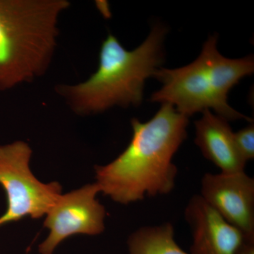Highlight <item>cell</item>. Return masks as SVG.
<instances>
[{
    "label": "cell",
    "mask_w": 254,
    "mask_h": 254,
    "mask_svg": "<svg viewBox=\"0 0 254 254\" xmlns=\"http://www.w3.org/2000/svg\"><path fill=\"white\" fill-rule=\"evenodd\" d=\"M67 0H0V91L46 74Z\"/></svg>",
    "instance_id": "3957f363"
},
{
    "label": "cell",
    "mask_w": 254,
    "mask_h": 254,
    "mask_svg": "<svg viewBox=\"0 0 254 254\" xmlns=\"http://www.w3.org/2000/svg\"><path fill=\"white\" fill-rule=\"evenodd\" d=\"M240 254H254V243L247 244Z\"/></svg>",
    "instance_id": "7c38bea8"
},
{
    "label": "cell",
    "mask_w": 254,
    "mask_h": 254,
    "mask_svg": "<svg viewBox=\"0 0 254 254\" xmlns=\"http://www.w3.org/2000/svg\"><path fill=\"white\" fill-rule=\"evenodd\" d=\"M131 123L133 135L126 149L111 163L95 168L100 192L125 205L173 190L178 170L173 158L186 139L189 118L163 103L149 121L134 118Z\"/></svg>",
    "instance_id": "6da1fadb"
},
{
    "label": "cell",
    "mask_w": 254,
    "mask_h": 254,
    "mask_svg": "<svg viewBox=\"0 0 254 254\" xmlns=\"http://www.w3.org/2000/svg\"><path fill=\"white\" fill-rule=\"evenodd\" d=\"M166 33L163 26H154L141 46L131 51L110 33L102 43L95 72L78 84L59 85L57 93L81 116L103 113L114 106L139 105L145 80L154 76L163 63Z\"/></svg>",
    "instance_id": "7a4b0ae2"
},
{
    "label": "cell",
    "mask_w": 254,
    "mask_h": 254,
    "mask_svg": "<svg viewBox=\"0 0 254 254\" xmlns=\"http://www.w3.org/2000/svg\"><path fill=\"white\" fill-rule=\"evenodd\" d=\"M200 196L254 243V180L245 173H205Z\"/></svg>",
    "instance_id": "52a82bcc"
},
{
    "label": "cell",
    "mask_w": 254,
    "mask_h": 254,
    "mask_svg": "<svg viewBox=\"0 0 254 254\" xmlns=\"http://www.w3.org/2000/svg\"><path fill=\"white\" fill-rule=\"evenodd\" d=\"M100 192L95 182L60 195L43 222L50 234L39 245L40 254H53L62 242L73 235L95 236L104 231L106 210L96 199Z\"/></svg>",
    "instance_id": "8992f818"
},
{
    "label": "cell",
    "mask_w": 254,
    "mask_h": 254,
    "mask_svg": "<svg viewBox=\"0 0 254 254\" xmlns=\"http://www.w3.org/2000/svg\"><path fill=\"white\" fill-rule=\"evenodd\" d=\"M185 216L193 237L190 254H240L250 243L200 195L190 198Z\"/></svg>",
    "instance_id": "ba28073f"
},
{
    "label": "cell",
    "mask_w": 254,
    "mask_h": 254,
    "mask_svg": "<svg viewBox=\"0 0 254 254\" xmlns=\"http://www.w3.org/2000/svg\"><path fill=\"white\" fill-rule=\"evenodd\" d=\"M235 143L246 162L254 158V126L250 125L234 133Z\"/></svg>",
    "instance_id": "8fae6325"
},
{
    "label": "cell",
    "mask_w": 254,
    "mask_h": 254,
    "mask_svg": "<svg viewBox=\"0 0 254 254\" xmlns=\"http://www.w3.org/2000/svg\"><path fill=\"white\" fill-rule=\"evenodd\" d=\"M32 150L26 142L0 145V185L6 196V210L0 217V227L30 217L47 215L62 195L58 182H40L30 168Z\"/></svg>",
    "instance_id": "5b68a950"
},
{
    "label": "cell",
    "mask_w": 254,
    "mask_h": 254,
    "mask_svg": "<svg viewBox=\"0 0 254 254\" xmlns=\"http://www.w3.org/2000/svg\"><path fill=\"white\" fill-rule=\"evenodd\" d=\"M195 144L203 156L218 167L222 173L245 172L247 162L237 148L227 120L205 110L202 118L195 122Z\"/></svg>",
    "instance_id": "9c48e42d"
},
{
    "label": "cell",
    "mask_w": 254,
    "mask_h": 254,
    "mask_svg": "<svg viewBox=\"0 0 254 254\" xmlns=\"http://www.w3.org/2000/svg\"><path fill=\"white\" fill-rule=\"evenodd\" d=\"M130 254H188L177 245L170 223L138 229L128 240Z\"/></svg>",
    "instance_id": "30bf717a"
},
{
    "label": "cell",
    "mask_w": 254,
    "mask_h": 254,
    "mask_svg": "<svg viewBox=\"0 0 254 254\" xmlns=\"http://www.w3.org/2000/svg\"><path fill=\"white\" fill-rule=\"evenodd\" d=\"M218 36H210L193 63L183 67L158 68L154 76L163 87L152 95L150 100L168 103L187 117L213 108L225 120L252 119L229 105L227 94L242 78L252 74V55L242 59H228L217 48Z\"/></svg>",
    "instance_id": "277c9868"
}]
</instances>
